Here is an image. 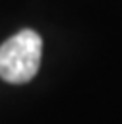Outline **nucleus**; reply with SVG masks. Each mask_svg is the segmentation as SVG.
<instances>
[{
	"label": "nucleus",
	"instance_id": "1",
	"mask_svg": "<svg viewBox=\"0 0 122 124\" xmlns=\"http://www.w3.org/2000/svg\"><path fill=\"white\" fill-rule=\"evenodd\" d=\"M43 39L33 29H21L0 45V78L8 83H27L41 66Z\"/></svg>",
	"mask_w": 122,
	"mask_h": 124
}]
</instances>
